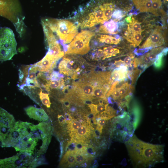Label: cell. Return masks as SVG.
Wrapping results in <instances>:
<instances>
[{"label":"cell","mask_w":168,"mask_h":168,"mask_svg":"<svg viewBox=\"0 0 168 168\" xmlns=\"http://www.w3.org/2000/svg\"><path fill=\"white\" fill-rule=\"evenodd\" d=\"M118 29V25L117 22L111 20L101 26L98 31L101 33L115 34L117 33Z\"/></svg>","instance_id":"obj_12"},{"label":"cell","mask_w":168,"mask_h":168,"mask_svg":"<svg viewBox=\"0 0 168 168\" xmlns=\"http://www.w3.org/2000/svg\"><path fill=\"white\" fill-rule=\"evenodd\" d=\"M41 157H37L27 153L20 152L11 157L2 160V167L35 168L42 164Z\"/></svg>","instance_id":"obj_5"},{"label":"cell","mask_w":168,"mask_h":168,"mask_svg":"<svg viewBox=\"0 0 168 168\" xmlns=\"http://www.w3.org/2000/svg\"><path fill=\"white\" fill-rule=\"evenodd\" d=\"M164 43V38L162 33L161 28L159 27L153 31L140 48L151 49L161 46Z\"/></svg>","instance_id":"obj_8"},{"label":"cell","mask_w":168,"mask_h":168,"mask_svg":"<svg viewBox=\"0 0 168 168\" xmlns=\"http://www.w3.org/2000/svg\"><path fill=\"white\" fill-rule=\"evenodd\" d=\"M81 123L77 120L74 121L72 122L69 125V129L73 133L76 131L81 126Z\"/></svg>","instance_id":"obj_27"},{"label":"cell","mask_w":168,"mask_h":168,"mask_svg":"<svg viewBox=\"0 0 168 168\" xmlns=\"http://www.w3.org/2000/svg\"><path fill=\"white\" fill-rule=\"evenodd\" d=\"M94 88L91 84L87 83L80 84L78 86L82 96L85 98L89 97L92 95Z\"/></svg>","instance_id":"obj_16"},{"label":"cell","mask_w":168,"mask_h":168,"mask_svg":"<svg viewBox=\"0 0 168 168\" xmlns=\"http://www.w3.org/2000/svg\"><path fill=\"white\" fill-rule=\"evenodd\" d=\"M142 33H136L124 34L125 38L132 46L136 47L139 45L142 40Z\"/></svg>","instance_id":"obj_18"},{"label":"cell","mask_w":168,"mask_h":168,"mask_svg":"<svg viewBox=\"0 0 168 168\" xmlns=\"http://www.w3.org/2000/svg\"><path fill=\"white\" fill-rule=\"evenodd\" d=\"M163 55H164L161 52L157 55L154 62L155 66L156 68H159L161 65Z\"/></svg>","instance_id":"obj_29"},{"label":"cell","mask_w":168,"mask_h":168,"mask_svg":"<svg viewBox=\"0 0 168 168\" xmlns=\"http://www.w3.org/2000/svg\"><path fill=\"white\" fill-rule=\"evenodd\" d=\"M152 2L147 1L142 4L138 9L141 12H150L152 7Z\"/></svg>","instance_id":"obj_26"},{"label":"cell","mask_w":168,"mask_h":168,"mask_svg":"<svg viewBox=\"0 0 168 168\" xmlns=\"http://www.w3.org/2000/svg\"><path fill=\"white\" fill-rule=\"evenodd\" d=\"M97 39L100 42L108 44H117L120 41L119 37H115L108 35H99Z\"/></svg>","instance_id":"obj_20"},{"label":"cell","mask_w":168,"mask_h":168,"mask_svg":"<svg viewBox=\"0 0 168 168\" xmlns=\"http://www.w3.org/2000/svg\"><path fill=\"white\" fill-rule=\"evenodd\" d=\"M25 110L27 114L31 119L41 122H45L48 120V115L42 109L30 106L26 108Z\"/></svg>","instance_id":"obj_10"},{"label":"cell","mask_w":168,"mask_h":168,"mask_svg":"<svg viewBox=\"0 0 168 168\" xmlns=\"http://www.w3.org/2000/svg\"><path fill=\"white\" fill-rule=\"evenodd\" d=\"M45 37L49 40H55L62 45L65 52L68 45L77 34V26L66 20L46 19L42 20Z\"/></svg>","instance_id":"obj_3"},{"label":"cell","mask_w":168,"mask_h":168,"mask_svg":"<svg viewBox=\"0 0 168 168\" xmlns=\"http://www.w3.org/2000/svg\"><path fill=\"white\" fill-rule=\"evenodd\" d=\"M48 44L49 47L48 52L57 60L64 55V53L62 51L59 43L52 42Z\"/></svg>","instance_id":"obj_14"},{"label":"cell","mask_w":168,"mask_h":168,"mask_svg":"<svg viewBox=\"0 0 168 168\" xmlns=\"http://www.w3.org/2000/svg\"><path fill=\"white\" fill-rule=\"evenodd\" d=\"M51 129L50 124L45 122L34 125L18 121L3 147H13L20 152L41 157L50 141Z\"/></svg>","instance_id":"obj_1"},{"label":"cell","mask_w":168,"mask_h":168,"mask_svg":"<svg viewBox=\"0 0 168 168\" xmlns=\"http://www.w3.org/2000/svg\"><path fill=\"white\" fill-rule=\"evenodd\" d=\"M133 58V57H132V56H128L124 58L123 62L126 66L128 65L131 66L132 63V58Z\"/></svg>","instance_id":"obj_31"},{"label":"cell","mask_w":168,"mask_h":168,"mask_svg":"<svg viewBox=\"0 0 168 168\" xmlns=\"http://www.w3.org/2000/svg\"><path fill=\"white\" fill-rule=\"evenodd\" d=\"M127 76V68L125 66H122L119 68L115 69L110 75V82L119 81L124 79Z\"/></svg>","instance_id":"obj_15"},{"label":"cell","mask_w":168,"mask_h":168,"mask_svg":"<svg viewBox=\"0 0 168 168\" xmlns=\"http://www.w3.org/2000/svg\"><path fill=\"white\" fill-rule=\"evenodd\" d=\"M162 4L161 0H154L152 2V4L150 12L156 16L158 15L157 13L158 10Z\"/></svg>","instance_id":"obj_25"},{"label":"cell","mask_w":168,"mask_h":168,"mask_svg":"<svg viewBox=\"0 0 168 168\" xmlns=\"http://www.w3.org/2000/svg\"><path fill=\"white\" fill-rule=\"evenodd\" d=\"M112 17L116 19V22L119 19H121L124 16L123 15V12L122 10L119 9H115L113 13Z\"/></svg>","instance_id":"obj_28"},{"label":"cell","mask_w":168,"mask_h":168,"mask_svg":"<svg viewBox=\"0 0 168 168\" xmlns=\"http://www.w3.org/2000/svg\"><path fill=\"white\" fill-rule=\"evenodd\" d=\"M108 90L107 88L99 85L94 87L93 95L96 97L105 99Z\"/></svg>","instance_id":"obj_22"},{"label":"cell","mask_w":168,"mask_h":168,"mask_svg":"<svg viewBox=\"0 0 168 168\" xmlns=\"http://www.w3.org/2000/svg\"><path fill=\"white\" fill-rule=\"evenodd\" d=\"M86 152L89 154L91 155H93L95 152L94 148L91 147H89L87 148Z\"/></svg>","instance_id":"obj_33"},{"label":"cell","mask_w":168,"mask_h":168,"mask_svg":"<svg viewBox=\"0 0 168 168\" xmlns=\"http://www.w3.org/2000/svg\"><path fill=\"white\" fill-rule=\"evenodd\" d=\"M142 31L140 23L135 20L133 17H132L131 22L128 25L127 30L124 34L142 33Z\"/></svg>","instance_id":"obj_17"},{"label":"cell","mask_w":168,"mask_h":168,"mask_svg":"<svg viewBox=\"0 0 168 168\" xmlns=\"http://www.w3.org/2000/svg\"><path fill=\"white\" fill-rule=\"evenodd\" d=\"M57 61L47 52L42 59L34 65L36 66L38 71L48 72L54 67Z\"/></svg>","instance_id":"obj_9"},{"label":"cell","mask_w":168,"mask_h":168,"mask_svg":"<svg viewBox=\"0 0 168 168\" xmlns=\"http://www.w3.org/2000/svg\"><path fill=\"white\" fill-rule=\"evenodd\" d=\"M90 129L89 127L84 124L82 125L76 131L72 133L73 136L80 141L82 139L87 136L89 134Z\"/></svg>","instance_id":"obj_19"},{"label":"cell","mask_w":168,"mask_h":168,"mask_svg":"<svg viewBox=\"0 0 168 168\" xmlns=\"http://www.w3.org/2000/svg\"><path fill=\"white\" fill-rule=\"evenodd\" d=\"M75 153L68 150L62 159L61 161V164H66L68 166H72L76 163Z\"/></svg>","instance_id":"obj_21"},{"label":"cell","mask_w":168,"mask_h":168,"mask_svg":"<svg viewBox=\"0 0 168 168\" xmlns=\"http://www.w3.org/2000/svg\"><path fill=\"white\" fill-rule=\"evenodd\" d=\"M16 123L13 116L0 107V141L2 147L13 130Z\"/></svg>","instance_id":"obj_7"},{"label":"cell","mask_w":168,"mask_h":168,"mask_svg":"<svg viewBox=\"0 0 168 168\" xmlns=\"http://www.w3.org/2000/svg\"><path fill=\"white\" fill-rule=\"evenodd\" d=\"M107 119L103 118H100L97 121V126H98L103 128V127L105 124L106 121Z\"/></svg>","instance_id":"obj_32"},{"label":"cell","mask_w":168,"mask_h":168,"mask_svg":"<svg viewBox=\"0 0 168 168\" xmlns=\"http://www.w3.org/2000/svg\"><path fill=\"white\" fill-rule=\"evenodd\" d=\"M76 162L78 163H82L84 162L85 157L82 153H76L75 154Z\"/></svg>","instance_id":"obj_30"},{"label":"cell","mask_w":168,"mask_h":168,"mask_svg":"<svg viewBox=\"0 0 168 168\" xmlns=\"http://www.w3.org/2000/svg\"><path fill=\"white\" fill-rule=\"evenodd\" d=\"M94 32L88 30H82L77 35L68 45L65 54H84L89 51V42L94 35Z\"/></svg>","instance_id":"obj_6"},{"label":"cell","mask_w":168,"mask_h":168,"mask_svg":"<svg viewBox=\"0 0 168 168\" xmlns=\"http://www.w3.org/2000/svg\"><path fill=\"white\" fill-rule=\"evenodd\" d=\"M126 21L128 23L131 22L132 20V17L130 16L127 17L125 19Z\"/></svg>","instance_id":"obj_36"},{"label":"cell","mask_w":168,"mask_h":168,"mask_svg":"<svg viewBox=\"0 0 168 168\" xmlns=\"http://www.w3.org/2000/svg\"><path fill=\"white\" fill-rule=\"evenodd\" d=\"M157 54L152 50L140 57L138 59V65L148 67L154 62Z\"/></svg>","instance_id":"obj_13"},{"label":"cell","mask_w":168,"mask_h":168,"mask_svg":"<svg viewBox=\"0 0 168 168\" xmlns=\"http://www.w3.org/2000/svg\"><path fill=\"white\" fill-rule=\"evenodd\" d=\"M39 96L40 100L42 104L47 108H49L50 106L51 103L49 96V94L45 92H43L41 90L39 94Z\"/></svg>","instance_id":"obj_24"},{"label":"cell","mask_w":168,"mask_h":168,"mask_svg":"<svg viewBox=\"0 0 168 168\" xmlns=\"http://www.w3.org/2000/svg\"><path fill=\"white\" fill-rule=\"evenodd\" d=\"M98 51L102 53L105 58L114 56L119 52V49L112 46L105 47L103 50L99 49Z\"/></svg>","instance_id":"obj_23"},{"label":"cell","mask_w":168,"mask_h":168,"mask_svg":"<svg viewBox=\"0 0 168 168\" xmlns=\"http://www.w3.org/2000/svg\"><path fill=\"white\" fill-rule=\"evenodd\" d=\"M16 42L12 30L4 27L0 28V61L10 60L17 54Z\"/></svg>","instance_id":"obj_4"},{"label":"cell","mask_w":168,"mask_h":168,"mask_svg":"<svg viewBox=\"0 0 168 168\" xmlns=\"http://www.w3.org/2000/svg\"><path fill=\"white\" fill-rule=\"evenodd\" d=\"M58 119L59 122L60 124H63L65 121V119L62 115H58Z\"/></svg>","instance_id":"obj_34"},{"label":"cell","mask_w":168,"mask_h":168,"mask_svg":"<svg viewBox=\"0 0 168 168\" xmlns=\"http://www.w3.org/2000/svg\"><path fill=\"white\" fill-rule=\"evenodd\" d=\"M19 80L21 82L22 81V80H23V79L24 78V73L21 70L19 69Z\"/></svg>","instance_id":"obj_35"},{"label":"cell","mask_w":168,"mask_h":168,"mask_svg":"<svg viewBox=\"0 0 168 168\" xmlns=\"http://www.w3.org/2000/svg\"><path fill=\"white\" fill-rule=\"evenodd\" d=\"M125 143L131 161L135 167H149L164 161L163 145L145 142L135 135Z\"/></svg>","instance_id":"obj_2"},{"label":"cell","mask_w":168,"mask_h":168,"mask_svg":"<svg viewBox=\"0 0 168 168\" xmlns=\"http://www.w3.org/2000/svg\"><path fill=\"white\" fill-rule=\"evenodd\" d=\"M63 81L61 75L58 72H54L50 75L49 79L44 87L48 91L49 88L54 89H59L63 86Z\"/></svg>","instance_id":"obj_11"}]
</instances>
